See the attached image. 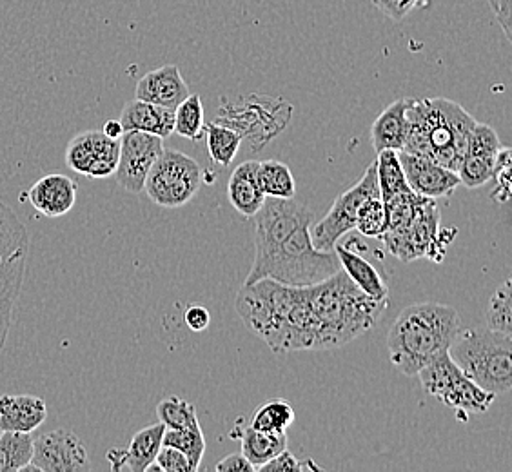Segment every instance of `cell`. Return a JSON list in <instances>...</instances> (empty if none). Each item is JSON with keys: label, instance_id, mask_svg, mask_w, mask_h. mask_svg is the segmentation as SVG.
<instances>
[{"label": "cell", "instance_id": "cell-4", "mask_svg": "<svg viewBox=\"0 0 512 472\" xmlns=\"http://www.w3.org/2000/svg\"><path fill=\"white\" fill-rule=\"evenodd\" d=\"M460 331L462 320L451 305H407L387 335L391 364L405 376H414L436 356L447 353Z\"/></svg>", "mask_w": 512, "mask_h": 472}, {"label": "cell", "instance_id": "cell-9", "mask_svg": "<svg viewBox=\"0 0 512 472\" xmlns=\"http://www.w3.org/2000/svg\"><path fill=\"white\" fill-rule=\"evenodd\" d=\"M440 220L436 200L422 197L411 220L396 231H385L380 240H384L385 249L402 262H413L418 258L442 262L445 246L451 240L440 235Z\"/></svg>", "mask_w": 512, "mask_h": 472}, {"label": "cell", "instance_id": "cell-17", "mask_svg": "<svg viewBox=\"0 0 512 472\" xmlns=\"http://www.w3.org/2000/svg\"><path fill=\"white\" fill-rule=\"evenodd\" d=\"M22 197H28L31 206L44 217H64L77 202V184L66 175L53 173L37 180Z\"/></svg>", "mask_w": 512, "mask_h": 472}, {"label": "cell", "instance_id": "cell-2", "mask_svg": "<svg viewBox=\"0 0 512 472\" xmlns=\"http://www.w3.org/2000/svg\"><path fill=\"white\" fill-rule=\"evenodd\" d=\"M235 307L247 329L273 353L316 351V322L307 286L262 278L242 286Z\"/></svg>", "mask_w": 512, "mask_h": 472}, {"label": "cell", "instance_id": "cell-33", "mask_svg": "<svg viewBox=\"0 0 512 472\" xmlns=\"http://www.w3.org/2000/svg\"><path fill=\"white\" fill-rule=\"evenodd\" d=\"M162 445L175 447L180 453L188 456L193 471L200 469V463L206 453V438L202 433V427H189V429H166L162 436Z\"/></svg>", "mask_w": 512, "mask_h": 472}, {"label": "cell", "instance_id": "cell-8", "mask_svg": "<svg viewBox=\"0 0 512 472\" xmlns=\"http://www.w3.org/2000/svg\"><path fill=\"white\" fill-rule=\"evenodd\" d=\"M204 173L195 158L177 149H164L144 182L149 200L164 209H178L197 197Z\"/></svg>", "mask_w": 512, "mask_h": 472}, {"label": "cell", "instance_id": "cell-21", "mask_svg": "<svg viewBox=\"0 0 512 472\" xmlns=\"http://www.w3.org/2000/svg\"><path fill=\"white\" fill-rule=\"evenodd\" d=\"M120 124L124 131H142L160 138H169L175 128V109L162 108L144 100H129L122 109Z\"/></svg>", "mask_w": 512, "mask_h": 472}, {"label": "cell", "instance_id": "cell-35", "mask_svg": "<svg viewBox=\"0 0 512 472\" xmlns=\"http://www.w3.org/2000/svg\"><path fill=\"white\" fill-rule=\"evenodd\" d=\"M157 416L166 429L198 427L197 407L178 396H169L157 405Z\"/></svg>", "mask_w": 512, "mask_h": 472}, {"label": "cell", "instance_id": "cell-10", "mask_svg": "<svg viewBox=\"0 0 512 472\" xmlns=\"http://www.w3.org/2000/svg\"><path fill=\"white\" fill-rule=\"evenodd\" d=\"M291 109L286 100L251 95L238 106L220 108L215 122L235 129L242 140H247L249 144H255L258 140V148L286 128Z\"/></svg>", "mask_w": 512, "mask_h": 472}, {"label": "cell", "instance_id": "cell-1", "mask_svg": "<svg viewBox=\"0 0 512 472\" xmlns=\"http://www.w3.org/2000/svg\"><path fill=\"white\" fill-rule=\"evenodd\" d=\"M313 211L295 198H266L255 220V262L244 284L271 278L286 286L306 287L335 275V251L313 244Z\"/></svg>", "mask_w": 512, "mask_h": 472}, {"label": "cell", "instance_id": "cell-6", "mask_svg": "<svg viewBox=\"0 0 512 472\" xmlns=\"http://www.w3.org/2000/svg\"><path fill=\"white\" fill-rule=\"evenodd\" d=\"M511 347V335L485 327L460 331L447 353L469 380L498 396L511 391Z\"/></svg>", "mask_w": 512, "mask_h": 472}, {"label": "cell", "instance_id": "cell-44", "mask_svg": "<svg viewBox=\"0 0 512 472\" xmlns=\"http://www.w3.org/2000/svg\"><path fill=\"white\" fill-rule=\"evenodd\" d=\"M102 133L108 138H113V140H120V137L124 135V128H122L120 120H108L102 128Z\"/></svg>", "mask_w": 512, "mask_h": 472}, {"label": "cell", "instance_id": "cell-24", "mask_svg": "<svg viewBox=\"0 0 512 472\" xmlns=\"http://www.w3.org/2000/svg\"><path fill=\"white\" fill-rule=\"evenodd\" d=\"M335 253L340 260V267L355 282L356 286L364 291L365 295H369L375 300H389L387 284L371 262H367L364 256L356 253L355 249H349L342 244H336Z\"/></svg>", "mask_w": 512, "mask_h": 472}, {"label": "cell", "instance_id": "cell-7", "mask_svg": "<svg viewBox=\"0 0 512 472\" xmlns=\"http://www.w3.org/2000/svg\"><path fill=\"white\" fill-rule=\"evenodd\" d=\"M28 251V229L10 206L0 202V354L8 342L13 309L26 278Z\"/></svg>", "mask_w": 512, "mask_h": 472}, {"label": "cell", "instance_id": "cell-11", "mask_svg": "<svg viewBox=\"0 0 512 472\" xmlns=\"http://www.w3.org/2000/svg\"><path fill=\"white\" fill-rule=\"evenodd\" d=\"M371 197H380L375 162L365 169L364 177L355 186L336 197L335 204L327 211V215L318 224L311 226L313 244L324 251H335L342 236L355 229L358 209Z\"/></svg>", "mask_w": 512, "mask_h": 472}, {"label": "cell", "instance_id": "cell-38", "mask_svg": "<svg viewBox=\"0 0 512 472\" xmlns=\"http://www.w3.org/2000/svg\"><path fill=\"white\" fill-rule=\"evenodd\" d=\"M155 463L160 472H195L189 463L188 456L169 445L160 447Z\"/></svg>", "mask_w": 512, "mask_h": 472}, {"label": "cell", "instance_id": "cell-32", "mask_svg": "<svg viewBox=\"0 0 512 472\" xmlns=\"http://www.w3.org/2000/svg\"><path fill=\"white\" fill-rule=\"evenodd\" d=\"M204 129H206V118H204L202 99L197 93L193 95L189 93L188 97L175 109L173 133L197 142L200 138H204Z\"/></svg>", "mask_w": 512, "mask_h": 472}, {"label": "cell", "instance_id": "cell-42", "mask_svg": "<svg viewBox=\"0 0 512 472\" xmlns=\"http://www.w3.org/2000/svg\"><path fill=\"white\" fill-rule=\"evenodd\" d=\"M494 17L500 22L507 39H512L511 0H489Z\"/></svg>", "mask_w": 512, "mask_h": 472}, {"label": "cell", "instance_id": "cell-37", "mask_svg": "<svg viewBox=\"0 0 512 472\" xmlns=\"http://www.w3.org/2000/svg\"><path fill=\"white\" fill-rule=\"evenodd\" d=\"M511 148H500L494 160L493 178L496 189L493 191L494 200L507 202L511 197Z\"/></svg>", "mask_w": 512, "mask_h": 472}, {"label": "cell", "instance_id": "cell-15", "mask_svg": "<svg viewBox=\"0 0 512 472\" xmlns=\"http://www.w3.org/2000/svg\"><path fill=\"white\" fill-rule=\"evenodd\" d=\"M502 148L498 133L491 126L478 122L474 124L471 137L467 142V151L462 164L458 168L460 184L469 189H476L491 182L494 171V160L498 149Z\"/></svg>", "mask_w": 512, "mask_h": 472}, {"label": "cell", "instance_id": "cell-12", "mask_svg": "<svg viewBox=\"0 0 512 472\" xmlns=\"http://www.w3.org/2000/svg\"><path fill=\"white\" fill-rule=\"evenodd\" d=\"M24 471H91L86 445L68 429H55L33 438V456Z\"/></svg>", "mask_w": 512, "mask_h": 472}, {"label": "cell", "instance_id": "cell-45", "mask_svg": "<svg viewBox=\"0 0 512 472\" xmlns=\"http://www.w3.org/2000/svg\"><path fill=\"white\" fill-rule=\"evenodd\" d=\"M0 433H2V431H0Z\"/></svg>", "mask_w": 512, "mask_h": 472}, {"label": "cell", "instance_id": "cell-28", "mask_svg": "<svg viewBox=\"0 0 512 472\" xmlns=\"http://www.w3.org/2000/svg\"><path fill=\"white\" fill-rule=\"evenodd\" d=\"M258 182L266 198H295L296 182L291 168L280 160L258 162Z\"/></svg>", "mask_w": 512, "mask_h": 472}, {"label": "cell", "instance_id": "cell-5", "mask_svg": "<svg viewBox=\"0 0 512 472\" xmlns=\"http://www.w3.org/2000/svg\"><path fill=\"white\" fill-rule=\"evenodd\" d=\"M405 115L409 129L402 151L458 171L476 120L444 97L411 99Z\"/></svg>", "mask_w": 512, "mask_h": 472}, {"label": "cell", "instance_id": "cell-18", "mask_svg": "<svg viewBox=\"0 0 512 472\" xmlns=\"http://www.w3.org/2000/svg\"><path fill=\"white\" fill-rule=\"evenodd\" d=\"M188 95V84L175 64L149 71L138 80L135 89V99L169 109H177L178 104Z\"/></svg>", "mask_w": 512, "mask_h": 472}, {"label": "cell", "instance_id": "cell-43", "mask_svg": "<svg viewBox=\"0 0 512 472\" xmlns=\"http://www.w3.org/2000/svg\"><path fill=\"white\" fill-rule=\"evenodd\" d=\"M218 472H255L256 469L249 463L246 456L240 453L227 454L224 460L217 463Z\"/></svg>", "mask_w": 512, "mask_h": 472}, {"label": "cell", "instance_id": "cell-39", "mask_svg": "<svg viewBox=\"0 0 512 472\" xmlns=\"http://www.w3.org/2000/svg\"><path fill=\"white\" fill-rule=\"evenodd\" d=\"M260 472H284V471H320V467L315 463L309 462L302 463L295 454L289 453V451H282V453L275 456L271 462H267L266 465H262Z\"/></svg>", "mask_w": 512, "mask_h": 472}, {"label": "cell", "instance_id": "cell-41", "mask_svg": "<svg viewBox=\"0 0 512 472\" xmlns=\"http://www.w3.org/2000/svg\"><path fill=\"white\" fill-rule=\"evenodd\" d=\"M184 320H186V324L193 333H202L211 324V315H209L206 307L191 305V307H188L186 315H184Z\"/></svg>", "mask_w": 512, "mask_h": 472}, {"label": "cell", "instance_id": "cell-13", "mask_svg": "<svg viewBox=\"0 0 512 472\" xmlns=\"http://www.w3.org/2000/svg\"><path fill=\"white\" fill-rule=\"evenodd\" d=\"M164 151V138L142 131H124L120 137L119 164L115 178L129 193H142L148 173Z\"/></svg>", "mask_w": 512, "mask_h": 472}, {"label": "cell", "instance_id": "cell-40", "mask_svg": "<svg viewBox=\"0 0 512 472\" xmlns=\"http://www.w3.org/2000/svg\"><path fill=\"white\" fill-rule=\"evenodd\" d=\"M424 0H373L376 8L380 11H384L385 15L389 19L400 20L405 19V15L409 11H413L416 6H420Z\"/></svg>", "mask_w": 512, "mask_h": 472}, {"label": "cell", "instance_id": "cell-36", "mask_svg": "<svg viewBox=\"0 0 512 472\" xmlns=\"http://www.w3.org/2000/svg\"><path fill=\"white\" fill-rule=\"evenodd\" d=\"M367 238H382L387 231V213L384 200L371 197L365 200L356 215V227Z\"/></svg>", "mask_w": 512, "mask_h": 472}, {"label": "cell", "instance_id": "cell-16", "mask_svg": "<svg viewBox=\"0 0 512 472\" xmlns=\"http://www.w3.org/2000/svg\"><path fill=\"white\" fill-rule=\"evenodd\" d=\"M400 164L404 168L405 180L420 197L444 198L453 195L456 187L462 186L458 173L444 168L429 158L398 151Z\"/></svg>", "mask_w": 512, "mask_h": 472}, {"label": "cell", "instance_id": "cell-14", "mask_svg": "<svg viewBox=\"0 0 512 472\" xmlns=\"http://www.w3.org/2000/svg\"><path fill=\"white\" fill-rule=\"evenodd\" d=\"M120 140L108 138L102 131H84L66 149V164L79 175L108 178L119 164Z\"/></svg>", "mask_w": 512, "mask_h": 472}, {"label": "cell", "instance_id": "cell-25", "mask_svg": "<svg viewBox=\"0 0 512 472\" xmlns=\"http://www.w3.org/2000/svg\"><path fill=\"white\" fill-rule=\"evenodd\" d=\"M438 400L460 413L483 414L491 409V405L496 400V394L485 391L462 374Z\"/></svg>", "mask_w": 512, "mask_h": 472}, {"label": "cell", "instance_id": "cell-20", "mask_svg": "<svg viewBox=\"0 0 512 472\" xmlns=\"http://www.w3.org/2000/svg\"><path fill=\"white\" fill-rule=\"evenodd\" d=\"M48 418L46 402L33 394L0 396V431L33 433Z\"/></svg>", "mask_w": 512, "mask_h": 472}, {"label": "cell", "instance_id": "cell-34", "mask_svg": "<svg viewBox=\"0 0 512 472\" xmlns=\"http://www.w3.org/2000/svg\"><path fill=\"white\" fill-rule=\"evenodd\" d=\"M512 282L507 278L502 286L494 291L487 313H485V324L489 329L503 333V335H512Z\"/></svg>", "mask_w": 512, "mask_h": 472}, {"label": "cell", "instance_id": "cell-3", "mask_svg": "<svg viewBox=\"0 0 512 472\" xmlns=\"http://www.w3.org/2000/svg\"><path fill=\"white\" fill-rule=\"evenodd\" d=\"M316 322V351L336 349L353 342L375 327L389 300L365 295L344 269L318 284L307 286Z\"/></svg>", "mask_w": 512, "mask_h": 472}, {"label": "cell", "instance_id": "cell-19", "mask_svg": "<svg viewBox=\"0 0 512 472\" xmlns=\"http://www.w3.org/2000/svg\"><path fill=\"white\" fill-rule=\"evenodd\" d=\"M164 423L149 425L146 429L138 431L128 449H111L108 453V462L113 471L146 472L149 465L155 463L158 451L162 447L164 436Z\"/></svg>", "mask_w": 512, "mask_h": 472}, {"label": "cell", "instance_id": "cell-22", "mask_svg": "<svg viewBox=\"0 0 512 472\" xmlns=\"http://www.w3.org/2000/svg\"><path fill=\"white\" fill-rule=\"evenodd\" d=\"M256 171H258V162L247 160L231 173L227 182L229 202L242 217H255L258 209L266 202V195L260 187Z\"/></svg>", "mask_w": 512, "mask_h": 472}, {"label": "cell", "instance_id": "cell-30", "mask_svg": "<svg viewBox=\"0 0 512 472\" xmlns=\"http://www.w3.org/2000/svg\"><path fill=\"white\" fill-rule=\"evenodd\" d=\"M33 456L31 433H0V472L24 471Z\"/></svg>", "mask_w": 512, "mask_h": 472}, {"label": "cell", "instance_id": "cell-29", "mask_svg": "<svg viewBox=\"0 0 512 472\" xmlns=\"http://www.w3.org/2000/svg\"><path fill=\"white\" fill-rule=\"evenodd\" d=\"M295 418L293 405L282 398H275L256 409L249 425L262 433L280 434L286 433L287 429L295 423Z\"/></svg>", "mask_w": 512, "mask_h": 472}, {"label": "cell", "instance_id": "cell-23", "mask_svg": "<svg viewBox=\"0 0 512 472\" xmlns=\"http://www.w3.org/2000/svg\"><path fill=\"white\" fill-rule=\"evenodd\" d=\"M411 99L396 100L391 106L380 113V117L376 118L371 128V142L376 153L384 151V149H394V151H402L404 149L405 137H407V108H409Z\"/></svg>", "mask_w": 512, "mask_h": 472}, {"label": "cell", "instance_id": "cell-31", "mask_svg": "<svg viewBox=\"0 0 512 472\" xmlns=\"http://www.w3.org/2000/svg\"><path fill=\"white\" fill-rule=\"evenodd\" d=\"M376 178H378V189H380V198L394 197L398 193H405L411 187L405 180L404 168L400 164L398 151L394 149H384L378 153L376 158Z\"/></svg>", "mask_w": 512, "mask_h": 472}, {"label": "cell", "instance_id": "cell-26", "mask_svg": "<svg viewBox=\"0 0 512 472\" xmlns=\"http://www.w3.org/2000/svg\"><path fill=\"white\" fill-rule=\"evenodd\" d=\"M238 436L242 443V454L246 456L256 471L287 449L286 433H262V431L253 429L251 425H247L246 429H242V433Z\"/></svg>", "mask_w": 512, "mask_h": 472}, {"label": "cell", "instance_id": "cell-27", "mask_svg": "<svg viewBox=\"0 0 512 472\" xmlns=\"http://www.w3.org/2000/svg\"><path fill=\"white\" fill-rule=\"evenodd\" d=\"M204 138H206L207 153L211 160L222 168L231 166V162L237 157L238 149L242 146L240 133L224 124L211 122L206 124Z\"/></svg>", "mask_w": 512, "mask_h": 472}]
</instances>
